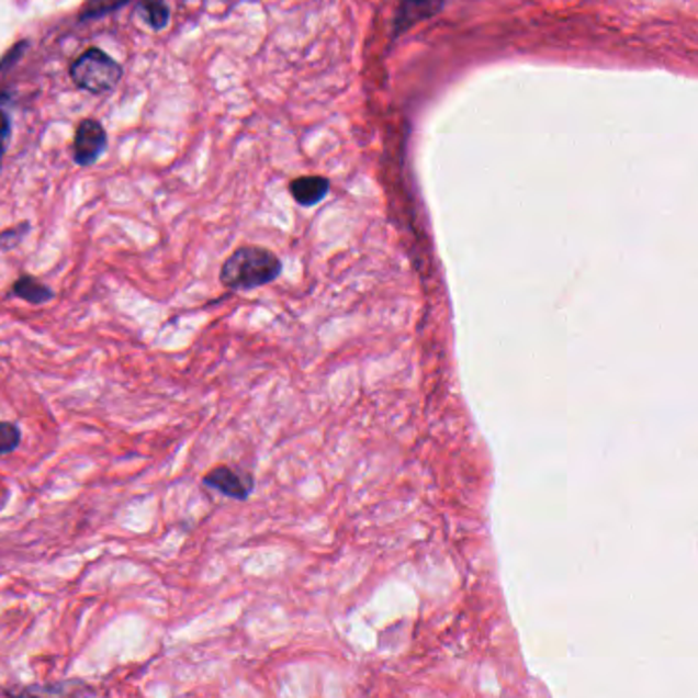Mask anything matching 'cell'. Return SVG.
<instances>
[{"label":"cell","instance_id":"6da1fadb","mask_svg":"<svg viewBox=\"0 0 698 698\" xmlns=\"http://www.w3.org/2000/svg\"><path fill=\"white\" fill-rule=\"evenodd\" d=\"M283 271L279 257L262 246H243L229 255L219 281L232 291H250L273 283Z\"/></svg>","mask_w":698,"mask_h":698},{"label":"cell","instance_id":"7a4b0ae2","mask_svg":"<svg viewBox=\"0 0 698 698\" xmlns=\"http://www.w3.org/2000/svg\"><path fill=\"white\" fill-rule=\"evenodd\" d=\"M70 77L80 89L99 94L117 87L123 77V68L120 61L113 60L105 52L91 47L72 64Z\"/></svg>","mask_w":698,"mask_h":698},{"label":"cell","instance_id":"3957f363","mask_svg":"<svg viewBox=\"0 0 698 698\" xmlns=\"http://www.w3.org/2000/svg\"><path fill=\"white\" fill-rule=\"evenodd\" d=\"M203 486L215 489L234 500H246L255 489V477L246 471L236 470L229 465H217L203 477Z\"/></svg>","mask_w":698,"mask_h":698},{"label":"cell","instance_id":"277c9868","mask_svg":"<svg viewBox=\"0 0 698 698\" xmlns=\"http://www.w3.org/2000/svg\"><path fill=\"white\" fill-rule=\"evenodd\" d=\"M106 146L105 127L94 120H85L78 125L75 136V160L80 167H91Z\"/></svg>","mask_w":698,"mask_h":698},{"label":"cell","instance_id":"5b68a950","mask_svg":"<svg viewBox=\"0 0 698 698\" xmlns=\"http://www.w3.org/2000/svg\"><path fill=\"white\" fill-rule=\"evenodd\" d=\"M442 4L444 0H402L395 13V33L408 31L416 23L439 15Z\"/></svg>","mask_w":698,"mask_h":698},{"label":"cell","instance_id":"8992f818","mask_svg":"<svg viewBox=\"0 0 698 698\" xmlns=\"http://www.w3.org/2000/svg\"><path fill=\"white\" fill-rule=\"evenodd\" d=\"M289 189H291V195L300 205L312 207V205H316L328 195L330 182L324 177H300V179L291 182Z\"/></svg>","mask_w":698,"mask_h":698},{"label":"cell","instance_id":"52a82bcc","mask_svg":"<svg viewBox=\"0 0 698 698\" xmlns=\"http://www.w3.org/2000/svg\"><path fill=\"white\" fill-rule=\"evenodd\" d=\"M9 295L19 297V300H23V302H27L31 305H44L54 300V291L44 285L40 279L31 277V274L19 277L13 283L11 291H9Z\"/></svg>","mask_w":698,"mask_h":698},{"label":"cell","instance_id":"ba28073f","mask_svg":"<svg viewBox=\"0 0 698 698\" xmlns=\"http://www.w3.org/2000/svg\"><path fill=\"white\" fill-rule=\"evenodd\" d=\"M137 15L142 16L154 31L165 30L170 16L167 0H139Z\"/></svg>","mask_w":698,"mask_h":698},{"label":"cell","instance_id":"9c48e42d","mask_svg":"<svg viewBox=\"0 0 698 698\" xmlns=\"http://www.w3.org/2000/svg\"><path fill=\"white\" fill-rule=\"evenodd\" d=\"M21 444V428L15 423H0V457L13 453Z\"/></svg>","mask_w":698,"mask_h":698},{"label":"cell","instance_id":"30bf717a","mask_svg":"<svg viewBox=\"0 0 698 698\" xmlns=\"http://www.w3.org/2000/svg\"><path fill=\"white\" fill-rule=\"evenodd\" d=\"M125 2H130V0H87V7L82 9L80 19L85 21V19H97V16L106 15V13L123 7Z\"/></svg>","mask_w":698,"mask_h":698},{"label":"cell","instance_id":"8fae6325","mask_svg":"<svg viewBox=\"0 0 698 698\" xmlns=\"http://www.w3.org/2000/svg\"><path fill=\"white\" fill-rule=\"evenodd\" d=\"M11 139V117L7 113V97H0V156L7 150Z\"/></svg>","mask_w":698,"mask_h":698},{"label":"cell","instance_id":"7c38bea8","mask_svg":"<svg viewBox=\"0 0 698 698\" xmlns=\"http://www.w3.org/2000/svg\"><path fill=\"white\" fill-rule=\"evenodd\" d=\"M27 226H23V228H11L7 229V232H2L0 234V248H4V250H11V248H15L16 244L21 243V238L25 236V232H27Z\"/></svg>","mask_w":698,"mask_h":698}]
</instances>
